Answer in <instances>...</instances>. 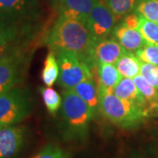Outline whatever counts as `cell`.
I'll return each instance as SVG.
<instances>
[{
    "mask_svg": "<svg viewBox=\"0 0 158 158\" xmlns=\"http://www.w3.org/2000/svg\"><path fill=\"white\" fill-rule=\"evenodd\" d=\"M40 10L36 0H0V26L15 43L36 32Z\"/></svg>",
    "mask_w": 158,
    "mask_h": 158,
    "instance_id": "6da1fadb",
    "label": "cell"
},
{
    "mask_svg": "<svg viewBox=\"0 0 158 158\" xmlns=\"http://www.w3.org/2000/svg\"><path fill=\"white\" fill-rule=\"evenodd\" d=\"M95 41L86 23L76 19L59 17L51 30L48 44L51 51H71L87 59Z\"/></svg>",
    "mask_w": 158,
    "mask_h": 158,
    "instance_id": "7a4b0ae2",
    "label": "cell"
},
{
    "mask_svg": "<svg viewBox=\"0 0 158 158\" xmlns=\"http://www.w3.org/2000/svg\"><path fill=\"white\" fill-rule=\"evenodd\" d=\"M98 111L113 124L127 129L138 127L148 114L145 107L122 99L113 92L99 93Z\"/></svg>",
    "mask_w": 158,
    "mask_h": 158,
    "instance_id": "3957f363",
    "label": "cell"
},
{
    "mask_svg": "<svg viewBox=\"0 0 158 158\" xmlns=\"http://www.w3.org/2000/svg\"><path fill=\"white\" fill-rule=\"evenodd\" d=\"M62 114L64 128L69 135L76 139L87 135L89 123L94 113L89 105L72 90H63Z\"/></svg>",
    "mask_w": 158,
    "mask_h": 158,
    "instance_id": "277c9868",
    "label": "cell"
},
{
    "mask_svg": "<svg viewBox=\"0 0 158 158\" xmlns=\"http://www.w3.org/2000/svg\"><path fill=\"white\" fill-rule=\"evenodd\" d=\"M59 63L58 84L64 90H71L85 80L93 78L91 67L83 56L71 51L55 52Z\"/></svg>",
    "mask_w": 158,
    "mask_h": 158,
    "instance_id": "5b68a950",
    "label": "cell"
},
{
    "mask_svg": "<svg viewBox=\"0 0 158 158\" xmlns=\"http://www.w3.org/2000/svg\"><path fill=\"white\" fill-rule=\"evenodd\" d=\"M32 98L28 90L14 87L0 94V127L22 121L32 111Z\"/></svg>",
    "mask_w": 158,
    "mask_h": 158,
    "instance_id": "8992f818",
    "label": "cell"
},
{
    "mask_svg": "<svg viewBox=\"0 0 158 158\" xmlns=\"http://www.w3.org/2000/svg\"><path fill=\"white\" fill-rule=\"evenodd\" d=\"M24 56L19 50L5 52L0 57V94L16 87L21 81Z\"/></svg>",
    "mask_w": 158,
    "mask_h": 158,
    "instance_id": "52a82bcc",
    "label": "cell"
},
{
    "mask_svg": "<svg viewBox=\"0 0 158 158\" xmlns=\"http://www.w3.org/2000/svg\"><path fill=\"white\" fill-rule=\"evenodd\" d=\"M117 21L118 18L108 6L102 0H98L90 11L86 25L95 40H98L107 38L113 31Z\"/></svg>",
    "mask_w": 158,
    "mask_h": 158,
    "instance_id": "ba28073f",
    "label": "cell"
},
{
    "mask_svg": "<svg viewBox=\"0 0 158 158\" xmlns=\"http://www.w3.org/2000/svg\"><path fill=\"white\" fill-rule=\"evenodd\" d=\"M126 52L127 50L117 40L105 38L95 41L87 56V60L91 69L101 63L115 64L118 58Z\"/></svg>",
    "mask_w": 158,
    "mask_h": 158,
    "instance_id": "9c48e42d",
    "label": "cell"
},
{
    "mask_svg": "<svg viewBox=\"0 0 158 158\" xmlns=\"http://www.w3.org/2000/svg\"><path fill=\"white\" fill-rule=\"evenodd\" d=\"M26 131L22 127H0V158H12L22 148Z\"/></svg>",
    "mask_w": 158,
    "mask_h": 158,
    "instance_id": "30bf717a",
    "label": "cell"
},
{
    "mask_svg": "<svg viewBox=\"0 0 158 158\" xmlns=\"http://www.w3.org/2000/svg\"><path fill=\"white\" fill-rule=\"evenodd\" d=\"M98 0H62L57 6L59 17L70 18L86 23Z\"/></svg>",
    "mask_w": 158,
    "mask_h": 158,
    "instance_id": "8fae6325",
    "label": "cell"
},
{
    "mask_svg": "<svg viewBox=\"0 0 158 158\" xmlns=\"http://www.w3.org/2000/svg\"><path fill=\"white\" fill-rule=\"evenodd\" d=\"M113 34L115 40L128 52L136 53L147 44L139 30L127 28L121 24L114 27Z\"/></svg>",
    "mask_w": 158,
    "mask_h": 158,
    "instance_id": "7c38bea8",
    "label": "cell"
},
{
    "mask_svg": "<svg viewBox=\"0 0 158 158\" xmlns=\"http://www.w3.org/2000/svg\"><path fill=\"white\" fill-rule=\"evenodd\" d=\"M95 68L99 93L113 92V88L122 78V76L118 71L115 64L101 63L98 64Z\"/></svg>",
    "mask_w": 158,
    "mask_h": 158,
    "instance_id": "4fadbf2b",
    "label": "cell"
},
{
    "mask_svg": "<svg viewBox=\"0 0 158 158\" xmlns=\"http://www.w3.org/2000/svg\"><path fill=\"white\" fill-rule=\"evenodd\" d=\"M113 93L122 99L135 102L148 110L146 102L141 94L140 90H138L133 78L122 77L120 79V81L116 85V86L113 88Z\"/></svg>",
    "mask_w": 158,
    "mask_h": 158,
    "instance_id": "5bb4252c",
    "label": "cell"
},
{
    "mask_svg": "<svg viewBox=\"0 0 158 158\" xmlns=\"http://www.w3.org/2000/svg\"><path fill=\"white\" fill-rule=\"evenodd\" d=\"M71 90L74 92H76L80 98H82L89 105V106L91 108L94 114L98 111L99 90L96 82L93 80V78L85 80L77 85H76Z\"/></svg>",
    "mask_w": 158,
    "mask_h": 158,
    "instance_id": "9a60e30c",
    "label": "cell"
},
{
    "mask_svg": "<svg viewBox=\"0 0 158 158\" xmlns=\"http://www.w3.org/2000/svg\"><path fill=\"white\" fill-rule=\"evenodd\" d=\"M115 66L123 77L134 78L140 74L141 60L137 56H135L133 52L127 51L123 56L118 58Z\"/></svg>",
    "mask_w": 158,
    "mask_h": 158,
    "instance_id": "2e32d148",
    "label": "cell"
},
{
    "mask_svg": "<svg viewBox=\"0 0 158 158\" xmlns=\"http://www.w3.org/2000/svg\"><path fill=\"white\" fill-rule=\"evenodd\" d=\"M133 79L135 83L138 90H140L141 94L146 102L148 112H149V109H152V108L155 107L157 108L158 89L154 87L152 85H150L141 74L137 75Z\"/></svg>",
    "mask_w": 158,
    "mask_h": 158,
    "instance_id": "e0dca14e",
    "label": "cell"
},
{
    "mask_svg": "<svg viewBox=\"0 0 158 158\" xmlns=\"http://www.w3.org/2000/svg\"><path fill=\"white\" fill-rule=\"evenodd\" d=\"M59 63L56 55L54 51H49L44 61V67L41 73V78L46 86L51 87L59 77Z\"/></svg>",
    "mask_w": 158,
    "mask_h": 158,
    "instance_id": "ac0fdd59",
    "label": "cell"
},
{
    "mask_svg": "<svg viewBox=\"0 0 158 158\" xmlns=\"http://www.w3.org/2000/svg\"><path fill=\"white\" fill-rule=\"evenodd\" d=\"M113 14L118 18H124L136 8L138 0H102Z\"/></svg>",
    "mask_w": 158,
    "mask_h": 158,
    "instance_id": "d6986e66",
    "label": "cell"
},
{
    "mask_svg": "<svg viewBox=\"0 0 158 158\" xmlns=\"http://www.w3.org/2000/svg\"><path fill=\"white\" fill-rule=\"evenodd\" d=\"M140 16V15H139ZM139 31L147 44L158 46V24L140 16Z\"/></svg>",
    "mask_w": 158,
    "mask_h": 158,
    "instance_id": "ffe728a7",
    "label": "cell"
},
{
    "mask_svg": "<svg viewBox=\"0 0 158 158\" xmlns=\"http://www.w3.org/2000/svg\"><path fill=\"white\" fill-rule=\"evenodd\" d=\"M40 91L48 113L56 114L62 103V98L59 93L51 87H40Z\"/></svg>",
    "mask_w": 158,
    "mask_h": 158,
    "instance_id": "44dd1931",
    "label": "cell"
},
{
    "mask_svg": "<svg viewBox=\"0 0 158 158\" xmlns=\"http://www.w3.org/2000/svg\"><path fill=\"white\" fill-rule=\"evenodd\" d=\"M135 11L138 15L158 24V0H138Z\"/></svg>",
    "mask_w": 158,
    "mask_h": 158,
    "instance_id": "7402d4cb",
    "label": "cell"
},
{
    "mask_svg": "<svg viewBox=\"0 0 158 158\" xmlns=\"http://www.w3.org/2000/svg\"><path fill=\"white\" fill-rule=\"evenodd\" d=\"M32 158H71V156L61 147L48 144Z\"/></svg>",
    "mask_w": 158,
    "mask_h": 158,
    "instance_id": "603a6c76",
    "label": "cell"
},
{
    "mask_svg": "<svg viewBox=\"0 0 158 158\" xmlns=\"http://www.w3.org/2000/svg\"><path fill=\"white\" fill-rule=\"evenodd\" d=\"M136 56L141 62L158 66V46L146 44L136 51Z\"/></svg>",
    "mask_w": 158,
    "mask_h": 158,
    "instance_id": "cb8c5ba5",
    "label": "cell"
},
{
    "mask_svg": "<svg viewBox=\"0 0 158 158\" xmlns=\"http://www.w3.org/2000/svg\"><path fill=\"white\" fill-rule=\"evenodd\" d=\"M140 74L150 85L158 89V66L141 61Z\"/></svg>",
    "mask_w": 158,
    "mask_h": 158,
    "instance_id": "d4e9b609",
    "label": "cell"
},
{
    "mask_svg": "<svg viewBox=\"0 0 158 158\" xmlns=\"http://www.w3.org/2000/svg\"><path fill=\"white\" fill-rule=\"evenodd\" d=\"M121 25L130 29L139 30L140 27V16L137 13H129L123 18Z\"/></svg>",
    "mask_w": 158,
    "mask_h": 158,
    "instance_id": "484cf974",
    "label": "cell"
},
{
    "mask_svg": "<svg viewBox=\"0 0 158 158\" xmlns=\"http://www.w3.org/2000/svg\"><path fill=\"white\" fill-rule=\"evenodd\" d=\"M0 43L6 46H8V44H15L14 40L10 36V34L1 26H0Z\"/></svg>",
    "mask_w": 158,
    "mask_h": 158,
    "instance_id": "4316f807",
    "label": "cell"
},
{
    "mask_svg": "<svg viewBox=\"0 0 158 158\" xmlns=\"http://www.w3.org/2000/svg\"><path fill=\"white\" fill-rule=\"evenodd\" d=\"M6 48H7V46L3 45V44H1V43H0V57L2 56L5 54Z\"/></svg>",
    "mask_w": 158,
    "mask_h": 158,
    "instance_id": "83f0119b",
    "label": "cell"
},
{
    "mask_svg": "<svg viewBox=\"0 0 158 158\" xmlns=\"http://www.w3.org/2000/svg\"><path fill=\"white\" fill-rule=\"evenodd\" d=\"M53 1H54V3H55V4H57V5H58L62 0H53Z\"/></svg>",
    "mask_w": 158,
    "mask_h": 158,
    "instance_id": "f1b7e54d",
    "label": "cell"
},
{
    "mask_svg": "<svg viewBox=\"0 0 158 158\" xmlns=\"http://www.w3.org/2000/svg\"><path fill=\"white\" fill-rule=\"evenodd\" d=\"M157 109H158V106H157Z\"/></svg>",
    "mask_w": 158,
    "mask_h": 158,
    "instance_id": "f546056e",
    "label": "cell"
}]
</instances>
